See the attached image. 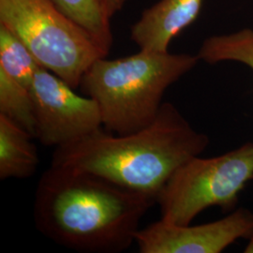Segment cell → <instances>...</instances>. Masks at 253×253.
I'll list each match as a JSON object with an SVG mask.
<instances>
[{
    "instance_id": "6da1fadb",
    "label": "cell",
    "mask_w": 253,
    "mask_h": 253,
    "mask_svg": "<svg viewBox=\"0 0 253 253\" xmlns=\"http://www.w3.org/2000/svg\"><path fill=\"white\" fill-rule=\"evenodd\" d=\"M154 204L98 175L51 165L37 187L34 219L41 233L68 249L122 253L135 243Z\"/></svg>"
},
{
    "instance_id": "7a4b0ae2",
    "label": "cell",
    "mask_w": 253,
    "mask_h": 253,
    "mask_svg": "<svg viewBox=\"0 0 253 253\" xmlns=\"http://www.w3.org/2000/svg\"><path fill=\"white\" fill-rule=\"evenodd\" d=\"M209 145L173 104L164 102L153 122L118 135L104 127L73 144L56 147L54 166L88 172L154 201L183 163Z\"/></svg>"
},
{
    "instance_id": "3957f363",
    "label": "cell",
    "mask_w": 253,
    "mask_h": 253,
    "mask_svg": "<svg viewBox=\"0 0 253 253\" xmlns=\"http://www.w3.org/2000/svg\"><path fill=\"white\" fill-rule=\"evenodd\" d=\"M199 58L190 54L141 50L118 59L101 57L82 78V90L99 105L102 126L125 135L157 118L166 89L191 71Z\"/></svg>"
},
{
    "instance_id": "277c9868",
    "label": "cell",
    "mask_w": 253,
    "mask_h": 253,
    "mask_svg": "<svg viewBox=\"0 0 253 253\" xmlns=\"http://www.w3.org/2000/svg\"><path fill=\"white\" fill-rule=\"evenodd\" d=\"M0 24L18 37L42 68L74 89L91 65L107 55L51 0H0Z\"/></svg>"
},
{
    "instance_id": "5b68a950",
    "label": "cell",
    "mask_w": 253,
    "mask_h": 253,
    "mask_svg": "<svg viewBox=\"0 0 253 253\" xmlns=\"http://www.w3.org/2000/svg\"><path fill=\"white\" fill-rule=\"evenodd\" d=\"M252 180L253 143L212 158H191L172 173L158 196L161 219L189 225L207 208L231 210Z\"/></svg>"
},
{
    "instance_id": "8992f818",
    "label": "cell",
    "mask_w": 253,
    "mask_h": 253,
    "mask_svg": "<svg viewBox=\"0 0 253 253\" xmlns=\"http://www.w3.org/2000/svg\"><path fill=\"white\" fill-rule=\"evenodd\" d=\"M36 138L45 146L73 144L102 126L100 108L90 97H82L69 84L42 68L31 87Z\"/></svg>"
},
{
    "instance_id": "52a82bcc",
    "label": "cell",
    "mask_w": 253,
    "mask_h": 253,
    "mask_svg": "<svg viewBox=\"0 0 253 253\" xmlns=\"http://www.w3.org/2000/svg\"><path fill=\"white\" fill-rule=\"evenodd\" d=\"M253 232V212L238 208L226 217L201 225H174L162 219L140 229L141 253H219Z\"/></svg>"
},
{
    "instance_id": "ba28073f",
    "label": "cell",
    "mask_w": 253,
    "mask_h": 253,
    "mask_svg": "<svg viewBox=\"0 0 253 253\" xmlns=\"http://www.w3.org/2000/svg\"><path fill=\"white\" fill-rule=\"evenodd\" d=\"M204 0H160L131 27L130 39L141 50L165 53L173 38L199 16Z\"/></svg>"
},
{
    "instance_id": "9c48e42d",
    "label": "cell",
    "mask_w": 253,
    "mask_h": 253,
    "mask_svg": "<svg viewBox=\"0 0 253 253\" xmlns=\"http://www.w3.org/2000/svg\"><path fill=\"white\" fill-rule=\"evenodd\" d=\"M34 137L0 115V178L24 179L37 171L39 156Z\"/></svg>"
},
{
    "instance_id": "30bf717a",
    "label": "cell",
    "mask_w": 253,
    "mask_h": 253,
    "mask_svg": "<svg viewBox=\"0 0 253 253\" xmlns=\"http://www.w3.org/2000/svg\"><path fill=\"white\" fill-rule=\"evenodd\" d=\"M65 15L82 27L106 54L113 44L110 17L99 0H51Z\"/></svg>"
},
{
    "instance_id": "8fae6325",
    "label": "cell",
    "mask_w": 253,
    "mask_h": 253,
    "mask_svg": "<svg viewBox=\"0 0 253 253\" xmlns=\"http://www.w3.org/2000/svg\"><path fill=\"white\" fill-rule=\"evenodd\" d=\"M197 56L208 64L243 63L253 71V30L244 28L231 34L209 37L204 41Z\"/></svg>"
},
{
    "instance_id": "7c38bea8",
    "label": "cell",
    "mask_w": 253,
    "mask_h": 253,
    "mask_svg": "<svg viewBox=\"0 0 253 253\" xmlns=\"http://www.w3.org/2000/svg\"><path fill=\"white\" fill-rule=\"evenodd\" d=\"M40 67L26 44L8 27L0 24V70L31 91Z\"/></svg>"
},
{
    "instance_id": "4fadbf2b",
    "label": "cell",
    "mask_w": 253,
    "mask_h": 253,
    "mask_svg": "<svg viewBox=\"0 0 253 253\" xmlns=\"http://www.w3.org/2000/svg\"><path fill=\"white\" fill-rule=\"evenodd\" d=\"M0 115L36 138V120L31 91L0 70Z\"/></svg>"
},
{
    "instance_id": "5bb4252c",
    "label": "cell",
    "mask_w": 253,
    "mask_h": 253,
    "mask_svg": "<svg viewBox=\"0 0 253 253\" xmlns=\"http://www.w3.org/2000/svg\"><path fill=\"white\" fill-rule=\"evenodd\" d=\"M102 8L109 17H113L123 8L126 0H99Z\"/></svg>"
},
{
    "instance_id": "9a60e30c",
    "label": "cell",
    "mask_w": 253,
    "mask_h": 253,
    "mask_svg": "<svg viewBox=\"0 0 253 253\" xmlns=\"http://www.w3.org/2000/svg\"><path fill=\"white\" fill-rule=\"evenodd\" d=\"M249 242L247 246L245 247L244 253H253V232L251 234L248 238Z\"/></svg>"
}]
</instances>
